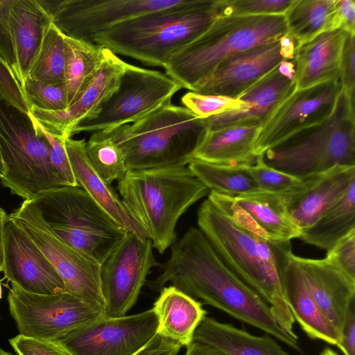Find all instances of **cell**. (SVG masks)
<instances>
[{"instance_id":"obj_1","label":"cell","mask_w":355,"mask_h":355,"mask_svg":"<svg viewBox=\"0 0 355 355\" xmlns=\"http://www.w3.org/2000/svg\"><path fill=\"white\" fill-rule=\"evenodd\" d=\"M168 282L301 352L298 338L279 326L270 306L228 268L199 228L189 227L174 242L163 272L148 285L160 291Z\"/></svg>"},{"instance_id":"obj_2","label":"cell","mask_w":355,"mask_h":355,"mask_svg":"<svg viewBox=\"0 0 355 355\" xmlns=\"http://www.w3.org/2000/svg\"><path fill=\"white\" fill-rule=\"evenodd\" d=\"M226 214L207 198L197 212L198 228L228 268L270 306L279 326L298 338L282 285L283 270L293 252L291 241H270L236 205Z\"/></svg>"},{"instance_id":"obj_3","label":"cell","mask_w":355,"mask_h":355,"mask_svg":"<svg viewBox=\"0 0 355 355\" xmlns=\"http://www.w3.org/2000/svg\"><path fill=\"white\" fill-rule=\"evenodd\" d=\"M215 3L216 0H180L118 24L96 35L92 42L114 54L165 68L173 55L218 17Z\"/></svg>"},{"instance_id":"obj_4","label":"cell","mask_w":355,"mask_h":355,"mask_svg":"<svg viewBox=\"0 0 355 355\" xmlns=\"http://www.w3.org/2000/svg\"><path fill=\"white\" fill-rule=\"evenodd\" d=\"M117 189L128 211L160 254L176 241L180 217L209 193L186 166L128 171Z\"/></svg>"},{"instance_id":"obj_5","label":"cell","mask_w":355,"mask_h":355,"mask_svg":"<svg viewBox=\"0 0 355 355\" xmlns=\"http://www.w3.org/2000/svg\"><path fill=\"white\" fill-rule=\"evenodd\" d=\"M102 131L121 148L128 171H140L189 164L209 130L205 119L170 103L138 121Z\"/></svg>"},{"instance_id":"obj_6","label":"cell","mask_w":355,"mask_h":355,"mask_svg":"<svg viewBox=\"0 0 355 355\" xmlns=\"http://www.w3.org/2000/svg\"><path fill=\"white\" fill-rule=\"evenodd\" d=\"M288 33L284 15L218 17L200 36L173 55L166 74L195 91L225 59Z\"/></svg>"},{"instance_id":"obj_7","label":"cell","mask_w":355,"mask_h":355,"mask_svg":"<svg viewBox=\"0 0 355 355\" xmlns=\"http://www.w3.org/2000/svg\"><path fill=\"white\" fill-rule=\"evenodd\" d=\"M261 156L268 166L299 179L336 166H355L354 98L341 90L329 118L295 132Z\"/></svg>"},{"instance_id":"obj_8","label":"cell","mask_w":355,"mask_h":355,"mask_svg":"<svg viewBox=\"0 0 355 355\" xmlns=\"http://www.w3.org/2000/svg\"><path fill=\"white\" fill-rule=\"evenodd\" d=\"M31 200L58 239L100 265L128 232L79 186L58 187Z\"/></svg>"},{"instance_id":"obj_9","label":"cell","mask_w":355,"mask_h":355,"mask_svg":"<svg viewBox=\"0 0 355 355\" xmlns=\"http://www.w3.org/2000/svg\"><path fill=\"white\" fill-rule=\"evenodd\" d=\"M1 184L24 200L63 187L51 162L49 144L38 124L0 96Z\"/></svg>"},{"instance_id":"obj_10","label":"cell","mask_w":355,"mask_h":355,"mask_svg":"<svg viewBox=\"0 0 355 355\" xmlns=\"http://www.w3.org/2000/svg\"><path fill=\"white\" fill-rule=\"evenodd\" d=\"M181 88L166 73L126 63L116 89L96 115L72 128L70 137L80 132L111 130L138 121L171 103Z\"/></svg>"},{"instance_id":"obj_11","label":"cell","mask_w":355,"mask_h":355,"mask_svg":"<svg viewBox=\"0 0 355 355\" xmlns=\"http://www.w3.org/2000/svg\"><path fill=\"white\" fill-rule=\"evenodd\" d=\"M9 311L20 335L55 340L103 317V309L66 291L40 295L12 285Z\"/></svg>"},{"instance_id":"obj_12","label":"cell","mask_w":355,"mask_h":355,"mask_svg":"<svg viewBox=\"0 0 355 355\" xmlns=\"http://www.w3.org/2000/svg\"><path fill=\"white\" fill-rule=\"evenodd\" d=\"M8 216L52 263L64 282L66 292L103 310L98 263L58 239L31 200H24Z\"/></svg>"},{"instance_id":"obj_13","label":"cell","mask_w":355,"mask_h":355,"mask_svg":"<svg viewBox=\"0 0 355 355\" xmlns=\"http://www.w3.org/2000/svg\"><path fill=\"white\" fill-rule=\"evenodd\" d=\"M158 266L151 241L128 232L101 265L103 317L126 315L136 303L151 268Z\"/></svg>"},{"instance_id":"obj_14","label":"cell","mask_w":355,"mask_h":355,"mask_svg":"<svg viewBox=\"0 0 355 355\" xmlns=\"http://www.w3.org/2000/svg\"><path fill=\"white\" fill-rule=\"evenodd\" d=\"M52 23L69 37L92 42L98 34L148 12L180 0H39Z\"/></svg>"},{"instance_id":"obj_15","label":"cell","mask_w":355,"mask_h":355,"mask_svg":"<svg viewBox=\"0 0 355 355\" xmlns=\"http://www.w3.org/2000/svg\"><path fill=\"white\" fill-rule=\"evenodd\" d=\"M154 309L101 318L55 340L71 355H132L157 334Z\"/></svg>"},{"instance_id":"obj_16","label":"cell","mask_w":355,"mask_h":355,"mask_svg":"<svg viewBox=\"0 0 355 355\" xmlns=\"http://www.w3.org/2000/svg\"><path fill=\"white\" fill-rule=\"evenodd\" d=\"M51 23L39 0H0V58L21 86Z\"/></svg>"},{"instance_id":"obj_17","label":"cell","mask_w":355,"mask_h":355,"mask_svg":"<svg viewBox=\"0 0 355 355\" xmlns=\"http://www.w3.org/2000/svg\"><path fill=\"white\" fill-rule=\"evenodd\" d=\"M340 92L339 80L295 89L260 127L254 155H261L295 132L323 122L332 114Z\"/></svg>"},{"instance_id":"obj_18","label":"cell","mask_w":355,"mask_h":355,"mask_svg":"<svg viewBox=\"0 0 355 355\" xmlns=\"http://www.w3.org/2000/svg\"><path fill=\"white\" fill-rule=\"evenodd\" d=\"M297 49L296 42L287 33L278 40L235 53L193 92L237 98L281 62L293 59Z\"/></svg>"},{"instance_id":"obj_19","label":"cell","mask_w":355,"mask_h":355,"mask_svg":"<svg viewBox=\"0 0 355 355\" xmlns=\"http://www.w3.org/2000/svg\"><path fill=\"white\" fill-rule=\"evenodd\" d=\"M3 254V272L12 285L40 295L65 291L54 266L8 215L4 225Z\"/></svg>"},{"instance_id":"obj_20","label":"cell","mask_w":355,"mask_h":355,"mask_svg":"<svg viewBox=\"0 0 355 355\" xmlns=\"http://www.w3.org/2000/svg\"><path fill=\"white\" fill-rule=\"evenodd\" d=\"M126 63L107 49L100 69L73 104L60 112L31 107V116L52 135L71 137L72 128L96 115L116 89Z\"/></svg>"},{"instance_id":"obj_21","label":"cell","mask_w":355,"mask_h":355,"mask_svg":"<svg viewBox=\"0 0 355 355\" xmlns=\"http://www.w3.org/2000/svg\"><path fill=\"white\" fill-rule=\"evenodd\" d=\"M296 89L295 58L281 62L239 98L246 110H231L205 119L209 131L237 125L261 126L279 104Z\"/></svg>"},{"instance_id":"obj_22","label":"cell","mask_w":355,"mask_h":355,"mask_svg":"<svg viewBox=\"0 0 355 355\" xmlns=\"http://www.w3.org/2000/svg\"><path fill=\"white\" fill-rule=\"evenodd\" d=\"M292 258L315 302L340 332L347 309L355 300V280L325 257L310 259L293 253Z\"/></svg>"},{"instance_id":"obj_23","label":"cell","mask_w":355,"mask_h":355,"mask_svg":"<svg viewBox=\"0 0 355 355\" xmlns=\"http://www.w3.org/2000/svg\"><path fill=\"white\" fill-rule=\"evenodd\" d=\"M85 144L84 139H65L67 153L78 185L126 231L146 239L143 229L128 211L112 185L104 181L92 166Z\"/></svg>"},{"instance_id":"obj_24","label":"cell","mask_w":355,"mask_h":355,"mask_svg":"<svg viewBox=\"0 0 355 355\" xmlns=\"http://www.w3.org/2000/svg\"><path fill=\"white\" fill-rule=\"evenodd\" d=\"M347 33L342 30L324 32L298 47L295 54L296 89L340 79Z\"/></svg>"},{"instance_id":"obj_25","label":"cell","mask_w":355,"mask_h":355,"mask_svg":"<svg viewBox=\"0 0 355 355\" xmlns=\"http://www.w3.org/2000/svg\"><path fill=\"white\" fill-rule=\"evenodd\" d=\"M292 252L282 275L286 302L295 320L312 339L338 344L340 332L332 324L311 295Z\"/></svg>"},{"instance_id":"obj_26","label":"cell","mask_w":355,"mask_h":355,"mask_svg":"<svg viewBox=\"0 0 355 355\" xmlns=\"http://www.w3.org/2000/svg\"><path fill=\"white\" fill-rule=\"evenodd\" d=\"M299 184L282 193L259 191L229 197L255 222L270 241H291L300 239L302 233L287 211V206L295 195Z\"/></svg>"},{"instance_id":"obj_27","label":"cell","mask_w":355,"mask_h":355,"mask_svg":"<svg viewBox=\"0 0 355 355\" xmlns=\"http://www.w3.org/2000/svg\"><path fill=\"white\" fill-rule=\"evenodd\" d=\"M354 182L355 166H334L288 205L290 217L301 231L311 226L343 198Z\"/></svg>"},{"instance_id":"obj_28","label":"cell","mask_w":355,"mask_h":355,"mask_svg":"<svg viewBox=\"0 0 355 355\" xmlns=\"http://www.w3.org/2000/svg\"><path fill=\"white\" fill-rule=\"evenodd\" d=\"M159 292L153 307L157 318V333L181 346H188L206 311L200 302L173 285L164 286Z\"/></svg>"},{"instance_id":"obj_29","label":"cell","mask_w":355,"mask_h":355,"mask_svg":"<svg viewBox=\"0 0 355 355\" xmlns=\"http://www.w3.org/2000/svg\"><path fill=\"white\" fill-rule=\"evenodd\" d=\"M259 130L258 125H237L208 131L193 159L232 166L251 165L258 157L254 144Z\"/></svg>"},{"instance_id":"obj_30","label":"cell","mask_w":355,"mask_h":355,"mask_svg":"<svg viewBox=\"0 0 355 355\" xmlns=\"http://www.w3.org/2000/svg\"><path fill=\"white\" fill-rule=\"evenodd\" d=\"M193 340L213 346L227 355H290L267 334L254 336L207 315L196 328Z\"/></svg>"},{"instance_id":"obj_31","label":"cell","mask_w":355,"mask_h":355,"mask_svg":"<svg viewBox=\"0 0 355 355\" xmlns=\"http://www.w3.org/2000/svg\"><path fill=\"white\" fill-rule=\"evenodd\" d=\"M64 85L70 107L100 69L107 49L92 42L64 35Z\"/></svg>"},{"instance_id":"obj_32","label":"cell","mask_w":355,"mask_h":355,"mask_svg":"<svg viewBox=\"0 0 355 355\" xmlns=\"http://www.w3.org/2000/svg\"><path fill=\"white\" fill-rule=\"evenodd\" d=\"M355 230V182L343 198L311 226L302 230L300 239L306 244L328 250Z\"/></svg>"},{"instance_id":"obj_33","label":"cell","mask_w":355,"mask_h":355,"mask_svg":"<svg viewBox=\"0 0 355 355\" xmlns=\"http://www.w3.org/2000/svg\"><path fill=\"white\" fill-rule=\"evenodd\" d=\"M335 0H295L284 15L288 35L297 49L318 35L333 31Z\"/></svg>"},{"instance_id":"obj_34","label":"cell","mask_w":355,"mask_h":355,"mask_svg":"<svg viewBox=\"0 0 355 355\" xmlns=\"http://www.w3.org/2000/svg\"><path fill=\"white\" fill-rule=\"evenodd\" d=\"M247 166H225L193 159L189 168L209 191L228 196H239L261 191Z\"/></svg>"},{"instance_id":"obj_35","label":"cell","mask_w":355,"mask_h":355,"mask_svg":"<svg viewBox=\"0 0 355 355\" xmlns=\"http://www.w3.org/2000/svg\"><path fill=\"white\" fill-rule=\"evenodd\" d=\"M28 78L47 85L64 84V35L53 23L46 30Z\"/></svg>"},{"instance_id":"obj_36","label":"cell","mask_w":355,"mask_h":355,"mask_svg":"<svg viewBox=\"0 0 355 355\" xmlns=\"http://www.w3.org/2000/svg\"><path fill=\"white\" fill-rule=\"evenodd\" d=\"M85 152L93 168L110 184L121 180L128 171L121 148L104 131L93 132Z\"/></svg>"},{"instance_id":"obj_37","label":"cell","mask_w":355,"mask_h":355,"mask_svg":"<svg viewBox=\"0 0 355 355\" xmlns=\"http://www.w3.org/2000/svg\"><path fill=\"white\" fill-rule=\"evenodd\" d=\"M295 0H216L218 17L285 15Z\"/></svg>"},{"instance_id":"obj_38","label":"cell","mask_w":355,"mask_h":355,"mask_svg":"<svg viewBox=\"0 0 355 355\" xmlns=\"http://www.w3.org/2000/svg\"><path fill=\"white\" fill-rule=\"evenodd\" d=\"M21 88L30 108L60 112L69 107L64 84L47 85L27 78Z\"/></svg>"},{"instance_id":"obj_39","label":"cell","mask_w":355,"mask_h":355,"mask_svg":"<svg viewBox=\"0 0 355 355\" xmlns=\"http://www.w3.org/2000/svg\"><path fill=\"white\" fill-rule=\"evenodd\" d=\"M184 107L198 116L207 119L231 110H246L248 104L239 98L189 91L181 98Z\"/></svg>"},{"instance_id":"obj_40","label":"cell","mask_w":355,"mask_h":355,"mask_svg":"<svg viewBox=\"0 0 355 355\" xmlns=\"http://www.w3.org/2000/svg\"><path fill=\"white\" fill-rule=\"evenodd\" d=\"M248 171L261 191L282 193L302 182L299 179L266 165L259 155L255 162L247 166Z\"/></svg>"},{"instance_id":"obj_41","label":"cell","mask_w":355,"mask_h":355,"mask_svg":"<svg viewBox=\"0 0 355 355\" xmlns=\"http://www.w3.org/2000/svg\"><path fill=\"white\" fill-rule=\"evenodd\" d=\"M38 125L48 141L50 159L62 186H78L65 147L67 137L52 135L39 124Z\"/></svg>"},{"instance_id":"obj_42","label":"cell","mask_w":355,"mask_h":355,"mask_svg":"<svg viewBox=\"0 0 355 355\" xmlns=\"http://www.w3.org/2000/svg\"><path fill=\"white\" fill-rule=\"evenodd\" d=\"M325 258L355 280V230L327 250Z\"/></svg>"},{"instance_id":"obj_43","label":"cell","mask_w":355,"mask_h":355,"mask_svg":"<svg viewBox=\"0 0 355 355\" xmlns=\"http://www.w3.org/2000/svg\"><path fill=\"white\" fill-rule=\"evenodd\" d=\"M17 355H71L55 340L17 335L9 340Z\"/></svg>"},{"instance_id":"obj_44","label":"cell","mask_w":355,"mask_h":355,"mask_svg":"<svg viewBox=\"0 0 355 355\" xmlns=\"http://www.w3.org/2000/svg\"><path fill=\"white\" fill-rule=\"evenodd\" d=\"M0 96L12 106L26 113L31 108L18 83L8 65L0 58Z\"/></svg>"},{"instance_id":"obj_45","label":"cell","mask_w":355,"mask_h":355,"mask_svg":"<svg viewBox=\"0 0 355 355\" xmlns=\"http://www.w3.org/2000/svg\"><path fill=\"white\" fill-rule=\"evenodd\" d=\"M355 35L347 33L340 64L341 90L354 98L355 89Z\"/></svg>"},{"instance_id":"obj_46","label":"cell","mask_w":355,"mask_h":355,"mask_svg":"<svg viewBox=\"0 0 355 355\" xmlns=\"http://www.w3.org/2000/svg\"><path fill=\"white\" fill-rule=\"evenodd\" d=\"M342 30L355 35V1L354 0H335V12L333 31Z\"/></svg>"},{"instance_id":"obj_47","label":"cell","mask_w":355,"mask_h":355,"mask_svg":"<svg viewBox=\"0 0 355 355\" xmlns=\"http://www.w3.org/2000/svg\"><path fill=\"white\" fill-rule=\"evenodd\" d=\"M340 334L337 347L344 355H355V300L347 309Z\"/></svg>"},{"instance_id":"obj_48","label":"cell","mask_w":355,"mask_h":355,"mask_svg":"<svg viewBox=\"0 0 355 355\" xmlns=\"http://www.w3.org/2000/svg\"><path fill=\"white\" fill-rule=\"evenodd\" d=\"M173 343L157 333L146 345L132 355H155Z\"/></svg>"},{"instance_id":"obj_49","label":"cell","mask_w":355,"mask_h":355,"mask_svg":"<svg viewBox=\"0 0 355 355\" xmlns=\"http://www.w3.org/2000/svg\"><path fill=\"white\" fill-rule=\"evenodd\" d=\"M186 347L184 355H227L213 346L196 340Z\"/></svg>"},{"instance_id":"obj_50","label":"cell","mask_w":355,"mask_h":355,"mask_svg":"<svg viewBox=\"0 0 355 355\" xmlns=\"http://www.w3.org/2000/svg\"><path fill=\"white\" fill-rule=\"evenodd\" d=\"M7 217L8 214L5 210L0 207V272H3L4 266L3 231L4 225Z\"/></svg>"},{"instance_id":"obj_51","label":"cell","mask_w":355,"mask_h":355,"mask_svg":"<svg viewBox=\"0 0 355 355\" xmlns=\"http://www.w3.org/2000/svg\"><path fill=\"white\" fill-rule=\"evenodd\" d=\"M181 347V345L173 343L155 355H177Z\"/></svg>"},{"instance_id":"obj_52","label":"cell","mask_w":355,"mask_h":355,"mask_svg":"<svg viewBox=\"0 0 355 355\" xmlns=\"http://www.w3.org/2000/svg\"><path fill=\"white\" fill-rule=\"evenodd\" d=\"M4 173H5V167H4V164H3V161L2 159L1 153L0 151V179L1 178H3V176L4 175Z\"/></svg>"},{"instance_id":"obj_53","label":"cell","mask_w":355,"mask_h":355,"mask_svg":"<svg viewBox=\"0 0 355 355\" xmlns=\"http://www.w3.org/2000/svg\"><path fill=\"white\" fill-rule=\"evenodd\" d=\"M320 355H338V354L330 348H325Z\"/></svg>"},{"instance_id":"obj_54","label":"cell","mask_w":355,"mask_h":355,"mask_svg":"<svg viewBox=\"0 0 355 355\" xmlns=\"http://www.w3.org/2000/svg\"><path fill=\"white\" fill-rule=\"evenodd\" d=\"M0 355H14V354L10 353V352H6L0 347Z\"/></svg>"},{"instance_id":"obj_55","label":"cell","mask_w":355,"mask_h":355,"mask_svg":"<svg viewBox=\"0 0 355 355\" xmlns=\"http://www.w3.org/2000/svg\"><path fill=\"white\" fill-rule=\"evenodd\" d=\"M1 295H2V289H1V284L0 282V299L1 298Z\"/></svg>"}]
</instances>
